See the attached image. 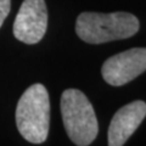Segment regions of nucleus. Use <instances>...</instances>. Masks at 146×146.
<instances>
[{
  "label": "nucleus",
  "instance_id": "5",
  "mask_svg": "<svg viewBox=\"0 0 146 146\" xmlns=\"http://www.w3.org/2000/svg\"><path fill=\"white\" fill-rule=\"evenodd\" d=\"M48 27V10L44 0H23L13 22V35L25 44H36Z\"/></svg>",
  "mask_w": 146,
  "mask_h": 146
},
{
  "label": "nucleus",
  "instance_id": "3",
  "mask_svg": "<svg viewBox=\"0 0 146 146\" xmlns=\"http://www.w3.org/2000/svg\"><path fill=\"white\" fill-rule=\"evenodd\" d=\"M61 113L66 133L78 146L90 145L99 133L94 107L78 89H67L61 96Z\"/></svg>",
  "mask_w": 146,
  "mask_h": 146
},
{
  "label": "nucleus",
  "instance_id": "6",
  "mask_svg": "<svg viewBox=\"0 0 146 146\" xmlns=\"http://www.w3.org/2000/svg\"><path fill=\"white\" fill-rule=\"evenodd\" d=\"M146 117V102L138 100L115 113L108 128V146H123Z\"/></svg>",
  "mask_w": 146,
  "mask_h": 146
},
{
  "label": "nucleus",
  "instance_id": "1",
  "mask_svg": "<svg viewBox=\"0 0 146 146\" xmlns=\"http://www.w3.org/2000/svg\"><path fill=\"white\" fill-rule=\"evenodd\" d=\"M139 27V20L129 12H82L76 22V33L89 44H102L130 38Z\"/></svg>",
  "mask_w": 146,
  "mask_h": 146
},
{
  "label": "nucleus",
  "instance_id": "7",
  "mask_svg": "<svg viewBox=\"0 0 146 146\" xmlns=\"http://www.w3.org/2000/svg\"><path fill=\"white\" fill-rule=\"evenodd\" d=\"M11 0H0V27L3 26L5 18L10 13Z\"/></svg>",
  "mask_w": 146,
  "mask_h": 146
},
{
  "label": "nucleus",
  "instance_id": "4",
  "mask_svg": "<svg viewBox=\"0 0 146 146\" xmlns=\"http://www.w3.org/2000/svg\"><path fill=\"white\" fill-rule=\"evenodd\" d=\"M146 71V48H134L107 58L101 73L106 83L121 86Z\"/></svg>",
  "mask_w": 146,
  "mask_h": 146
},
{
  "label": "nucleus",
  "instance_id": "2",
  "mask_svg": "<svg viewBox=\"0 0 146 146\" xmlns=\"http://www.w3.org/2000/svg\"><path fill=\"white\" fill-rule=\"evenodd\" d=\"M50 100L43 84H33L18 100L16 124L20 134L32 144H42L48 138Z\"/></svg>",
  "mask_w": 146,
  "mask_h": 146
}]
</instances>
